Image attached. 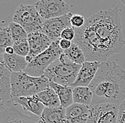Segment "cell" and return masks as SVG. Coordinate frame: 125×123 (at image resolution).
Segmentation results:
<instances>
[{"label":"cell","instance_id":"cell-1","mask_svg":"<svg viewBox=\"0 0 125 123\" xmlns=\"http://www.w3.org/2000/svg\"><path fill=\"white\" fill-rule=\"evenodd\" d=\"M75 31L73 43L83 50L86 61H107L111 56L121 53L125 45L117 7L90 16L83 27Z\"/></svg>","mask_w":125,"mask_h":123},{"label":"cell","instance_id":"cell-2","mask_svg":"<svg viewBox=\"0 0 125 123\" xmlns=\"http://www.w3.org/2000/svg\"><path fill=\"white\" fill-rule=\"evenodd\" d=\"M89 88L93 94L91 105H120L125 100V70L115 62H102Z\"/></svg>","mask_w":125,"mask_h":123},{"label":"cell","instance_id":"cell-3","mask_svg":"<svg viewBox=\"0 0 125 123\" xmlns=\"http://www.w3.org/2000/svg\"><path fill=\"white\" fill-rule=\"evenodd\" d=\"M49 83L44 76L33 77L25 72L11 73V99L36 95L48 88Z\"/></svg>","mask_w":125,"mask_h":123},{"label":"cell","instance_id":"cell-4","mask_svg":"<svg viewBox=\"0 0 125 123\" xmlns=\"http://www.w3.org/2000/svg\"><path fill=\"white\" fill-rule=\"evenodd\" d=\"M82 65L74 63L62 54L46 69L44 76L50 82L72 86L75 83Z\"/></svg>","mask_w":125,"mask_h":123},{"label":"cell","instance_id":"cell-5","mask_svg":"<svg viewBox=\"0 0 125 123\" xmlns=\"http://www.w3.org/2000/svg\"><path fill=\"white\" fill-rule=\"evenodd\" d=\"M59 42L60 41L53 42L47 50L34 58L29 63L24 72L33 77L43 76L50 65L58 59L64 53V51L60 47Z\"/></svg>","mask_w":125,"mask_h":123},{"label":"cell","instance_id":"cell-6","mask_svg":"<svg viewBox=\"0 0 125 123\" xmlns=\"http://www.w3.org/2000/svg\"><path fill=\"white\" fill-rule=\"evenodd\" d=\"M14 22L21 25L28 34L41 31L44 19L40 16L34 4H21L16 9Z\"/></svg>","mask_w":125,"mask_h":123},{"label":"cell","instance_id":"cell-7","mask_svg":"<svg viewBox=\"0 0 125 123\" xmlns=\"http://www.w3.org/2000/svg\"><path fill=\"white\" fill-rule=\"evenodd\" d=\"M119 105L100 104L90 106V114L87 123H117Z\"/></svg>","mask_w":125,"mask_h":123},{"label":"cell","instance_id":"cell-8","mask_svg":"<svg viewBox=\"0 0 125 123\" xmlns=\"http://www.w3.org/2000/svg\"><path fill=\"white\" fill-rule=\"evenodd\" d=\"M34 6L44 20L70 14L68 4L61 0H41L36 2Z\"/></svg>","mask_w":125,"mask_h":123},{"label":"cell","instance_id":"cell-9","mask_svg":"<svg viewBox=\"0 0 125 123\" xmlns=\"http://www.w3.org/2000/svg\"><path fill=\"white\" fill-rule=\"evenodd\" d=\"M73 14L70 13L67 15L45 20L41 32L46 34L49 39L53 42L61 40V33L64 29L72 27L70 19Z\"/></svg>","mask_w":125,"mask_h":123},{"label":"cell","instance_id":"cell-10","mask_svg":"<svg viewBox=\"0 0 125 123\" xmlns=\"http://www.w3.org/2000/svg\"><path fill=\"white\" fill-rule=\"evenodd\" d=\"M0 104L1 110L12 106L11 72L1 63L0 64Z\"/></svg>","mask_w":125,"mask_h":123},{"label":"cell","instance_id":"cell-11","mask_svg":"<svg viewBox=\"0 0 125 123\" xmlns=\"http://www.w3.org/2000/svg\"><path fill=\"white\" fill-rule=\"evenodd\" d=\"M28 41L29 44L30 51L29 56L26 57V59L29 63H30L39 54L44 52L52 44V41L49 38L41 31L29 34Z\"/></svg>","mask_w":125,"mask_h":123},{"label":"cell","instance_id":"cell-12","mask_svg":"<svg viewBox=\"0 0 125 123\" xmlns=\"http://www.w3.org/2000/svg\"><path fill=\"white\" fill-rule=\"evenodd\" d=\"M40 117H31L23 114L12 106L6 107L1 110L0 123H38Z\"/></svg>","mask_w":125,"mask_h":123},{"label":"cell","instance_id":"cell-13","mask_svg":"<svg viewBox=\"0 0 125 123\" xmlns=\"http://www.w3.org/2000/svg\"><path fill=\"white\" fill-rule=\"evenodd\" d=\"M101 63L97 61H85L78 73V77L75 83L71 87L79 86L89 87L95 77Z\"/></svg>","mask_w":125,"mask_h":123},{"label":"cell","instance_id":"cell-14","mask_svg":"<svg viewBox=\"0 0 125 123\" xmlns=\"http://www.w3.org/2000/svg\"><path fill=\"white\" fill-rule=\"evenodd\" d=\"M12 102L14 105H19L24 110L30 112L33 115L39 117H41L44 109L46 108L45 105L36 97V95L16 98L12 100Z\"/></svg>","mask_w":125,"mask_h":123},{"label":"cell","instance_id":"cell-15","mask_svg":"<svg viewBox=\"0 0 125 123\" xmlns=\"http://www.w3.org/2000/svg\"><path fill=\"white\" fill-rule=\"evenodd\" d=\"M90 114V106L73 103L66 108L65 115L68 123H87Z\"/></svg>","mask_w":125,"mask_h":123},{"label":"cell","instance_id":"cell-16","mask_svg":"<svg viewBox=\"0 0 125 123\" xmlns=\"http://www.w3.org/2000/svg\"><path fill=\"white\" fill-rule=\"evenodd\" d=\"M1 63L11 73L24 72L29 64L26 57L20 56L16 54L9 55L5 53L1 56Z\"/></svg>","mask_w":125,"mask_h":123},{"label":"cell","instance_id":"cell-17","mask_svg":"<svg viewBox=\"0 0 125 123\" xmlns=\"http://www.w3.org/2000/svg\"><path fill=\"white\" fill-rule=\"evenodd\" d=\"M49 86L53 88L58 95L61 102V107L66 109L74 103L73 96V87L57 84L53 82L49 83Z\"/></svg>","mask_w":125,"mask_h":123},{"label":"cell","instance_id":"cell-18","mask_svg":"<svg viewBox=\"0 0 125 123\" xmlns=\"http://www.w3.org/2000/svg\"><path fill=\"white\" fill-rule=\"evenodd\" d=\"M65 110L61 106L55 108H46L41 117L46 123H68Z\"/></svg>","mask_w":125,"mask_h":123},{"label":"cell","instance_id":"cell-19","mask_svg":"<svg viewBox=\"0 0 125 123\" xmlns=\"http://www.w3.org/2000/svg\"><path fill=\"white\" fill-rule=\"evenodd\" d=\"M36 97L45 105L46 108H55L61 106L58 95L50 86L46 90L36 94Z\"/></svg>","mask_w":125,"mask_h":123},{"label":"cell","instance_id":"cell-20","mask_svg":"<svg viewBox=\"0 0 125 123\" xmlns=\"http://www.w3.org/2000/svg\"><path fill=\"white\" fill-rule=\"evenodd\" d=\"M73 102L86 106H90L93 102V94L89 87L79 86L73 88Z\"/></svg>","mask_w":125,"mask_h":123},{"label":"cell","instance_id":"cell-21","mask_svg":"<svg viewBox=\"0 0 125 123\" xmlns=\"http://www.w3.org/2000/svg\"><path fill=\"white\" fill-rule=\"evenodd\" d=\"M63 54H65V56L70 61L78 65H83L86 61L85 56L84 54V52L83 51V50L80 48V46L73 42L70 48L64 51Z\"/></svg>","mask_w":125,"mask_h":123},{"label":"cell","instance_id":"cell-22","mask_svg":"<svg viewBox=\"0 0 125 123\" xmlns=\"http://www.w3.org/2000/svg\"><path fill=\"white\" fill-rule=\"evenodd\" d=\"M14 41L12 39L11 31L9 27L0 28V54L2 56L8 47L13 46Z\"/></svg>","mask_w":125,"mask_h":123},{"label":"cell","instance_id":"cell-23","mask_svg":"<svg viewBox=\"0 0 125 123\" xmlns=\"http://www.w3.org/2000/svg\"><path fill=\"white\" fill-rule=\"evenodd\" d=\"M8 27L10 29L11 34L14 43L28 40L29 34L21 25L15 22H11Z\"/></svg>","mask_w":125,"mask_h":123},{"label":"cell","instance_id":"cell-24","mask_svg":"<svg viewBox=\"0 0 125 123\" xmlns=\"http://www.w3.org/2000/svg\"><path fill=\"white\" fill-rule=\"evenodd\" d=\"M13 48H14V53L20 56L26 57V58L29 56V51H30L29 44L28 40L14 43Z\"/></svg>","mask_w":125,"mask_h":123},{"label":"cell","instance_id":"cell-25","mask_svg":"<svg viewBox=\"0 0 125 123\" xmlns=\"http://www.w3.org/2000/svg\"><path fill=\"white\" fill-rule=\"evenodd\" d=\"M85 18L80 14H73L70 19V23L73 28L74 29H80L83 27L85 23Z\"/></svg>","mask_w":125,"mask_h":123},{"label":"cell","instance_id":"cell-26","mask_svg":"<svg viewBox=\"0 0 125 123\" xmlns=\"http://www.w3.org/2000/svg\"><path fill=\"white\" fill-rule=\"evenodd\" d=\"M75 37V29L73 27H68L64 29L61 33V39L68 40V41H73Z\"/></svg>","mask_w":125,"mask_h":123},{"label":"cell","instance_id":"cell-27","mask_svg":"<svg viewBox=\"0 0 125 123\" xmlns=\"http://www.w3.org/2000/svg\"><path fill=\"white\" fill-rule=\"evenodd\" d=\"M117 123H125V100L119 107Z\"/></svg>","mask_w":125,"mask_h":123},{"label":"cell","instance_id":"cell-28","mask_svg":"<svg viewBox=\"0 0 125 123\" xmlns=\"http://www.w3.org/2000/svg\"><path fill=\"white\" fill-rule=\"evenodd\" d=\"M72 44H73V42H71L70 41H68V40H65V39H61L60 42H59L60 47L63 51H65V50H68V48H70Z\"/></svg>","mask_w":125,"mask_h":123},{"label":"cell","instance_id":"cell-29","mask_svg":"<svg viewBox=\"0 0 125 123\" xmlns=\"http://www.w3.org/2000/svg\"><path fill=\"white\" fill-rule=\"evenodd\" d=\"M5 54H9V55H12V54H14V48L13 46H11V47H8L5 49Z\"/></svg>","mask_w":125,"mask_h":123},{"label":"cell","instance_id":"cell-30","mask_svg":"<svg viewBox=\"0 0 125 123\" xmlns=\"http://www.w3.org/2000/svg\"><path fill=\"white\" fill-rule=\"evenodd\" d=\"M38 123H46L44 122V120L41 118V117H40V119H39V121Z\"/></svg>","mask_w":125,"mask_h":123},{"label":"cell","instance_id":"cell-31","mask_svg":"<svg viewBox=\"0 0 125 123\" xmlns=\"http://www.w3.org/2000/svg\"><path fill=\"white\" fill-rule=\"evenodd\" d=\"M121 1H122V4H124V5L125 6V0H122Z\"/></svg>","mask_w":125,"mask_h":123}]
</instances>
